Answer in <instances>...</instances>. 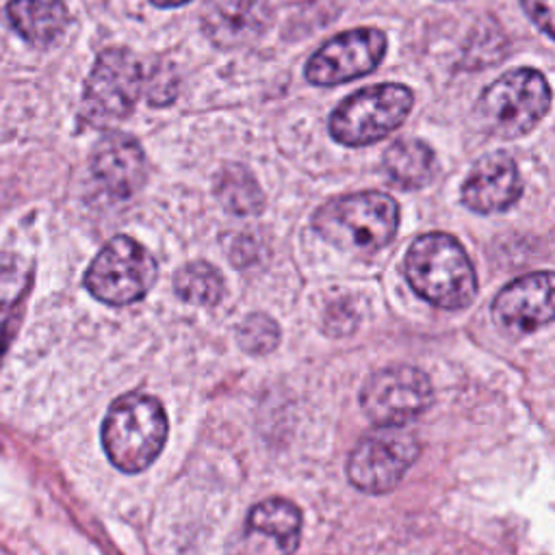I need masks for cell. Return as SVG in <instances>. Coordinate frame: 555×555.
<instances>
[{"label": "cell", "mask_w": 555, "mask_h": 555, "mask_svg": "<svg viewBox=\"0 0 555 555\" xmlns=\"http://www.w3.org/2000/svg\"><path fill=\"white\" fill-rule=\"evenodd\" d=\"M173 291L186 304L215 306L221 301L225 284L217 267L204 260H195L178 269L173 275Z\"/></svg>", "instance_id": "19"}, {"label": "cell", "mask_w": 555, "mask_h": 555, "mask_svg": "<svg viewBox=\"0 0 555 555\" xmlns=\"http://www.w3.org/2000/svg\"><path fill=\"white\" fill-rule=\"evenodd\" d=\"M141 80V65L130 50H102L85 82L82 117L93 126L124 119L134 108Z\"/></svg>", "instance_id": "9"}, {"label": "cell", "mask_w": 555, "mask_h": 555, "mask_svg": "<svg viewBox=\"0 0 555 555\" xmlns=\"http://www.w3.org/2000/svg\"><path fill=\"white\" fill-rule=\"evenodd\" d=\"M429 377L410 364H390L375 371L360 390L362 412L377 427H405L431 403Z\"/></svg>", "instance_id": "8"}, {"label": "cell", "mask_w": 555, "mask_h": 555, "mask_svg": "<svg viewBox=\"0 0 555 555\" xmlns=\"http://www.w3.org/2000/svg\"><path fill=\"white\" fill-rule=\"evenodd\" d=\"M414 95L405 85L384 82L360 89L345 98L330 115V134L351 147L369 145L401 126Z\"/></svg>", "instance_id": "5"}, {"label": "cell", "mask_w": 555, "mask_h": 555, "mask_svg": "<svg viewBox=\"0 0 555 555\" xmlns=\"http://www.w3.org/2000/svg\"><path fill=\"white\" fill-rule=\"evenodd\" d=\"M403 273L416 295L425 301L460 310L477 295V275L460 241L444 232L418 236L403 260Z\"/></svg>", "instance_id": "1"}, {"label": "cell", "mask_w": 555, "mask_h": 555, "mask_svg": "<svg viewBox=\"0 0 555 555\" xmlns=\"http://www.w3.org/2000/svg\"><path fill=\"white\" fill-rule=\"evenodd\" d=\"M184 2H189V0H152V4H156V7H163V9H169V7H180V4H184Z\"/></svg>", "instance_id": "23"}, {"label": "cell", "mask_w": 555, "mask_h": 555, "mask_svg": "<svg viewBox=\"0 0 555 555\" xmlns=\"http://www.w3.org/2000/svg\"><path fill=\"white\" fill-rule=\"evenodd\" d=\"M158 275L154 256L134 238H111L85 273L87 291L102 304L128 306L147 295Z\"/></svg>", "instance_id": "6"}, {"label": "cell", "mask_w": 555, "mask_h": 555, "mask_svg": "<svg viewBox=\"0 0 555 555\" xmlns=\"http://www.w3.org/2000/svg\"><path fill=\"white\" fill-rule=\"evenodd\" d=\"M399 225L397 202L379 191L340 195L325 202L312 228L338 249L371 254L388 245Z\"/></svg>", "instance_id": "3"}, {"label": "cell", "mask_w": 555, "mask_h": 555, "mask_svg": "<svg viewBox=\"0 0 555 555\" xmlns=\"http://www.w3.org/2000/svg\"><path fill=\"white\" fill-rule=\"evenodd\" d=\"M221 206L232 215H256L262 210V193L254 176L241 165H225L215 182Z\"/></svg>", "instance_id": "18"}, {"label": "cell", "mask_w": 555, "mask_h": 555, "mask_svg": "<svg viewBox=\"0 0 555 555\" xmlns=\"http://www.w3.org/2000/svg\"><path fill=\"white\" fill-rule=\"evenodd\" d=\"M551 106L546 78L531 67H518L499 76L477 100L479 124L496 137L527 134Z\"/></svg>", "instance_id": "4"}, {"label": "cell", "mask_w": 555, "mask_h": 555, "mask_svg": "<svg viewBox=\"0 0 555 555\" xmlns=\"http://www.w3.org/2000/svg\"><path fill=\"white\" fill-rule=\"evenodd\" d=\"M7 17L11 28L37 48L54 43L69 22L63 0H9Z\"/></svg>", "instance_id": "16"}, {"label": "cell", "mask_w": 555, "mask_h": 555, "mask_svg": "<svg viewBox=\"0 0 555 555\" xmlns=\"http://www.w3.org/2000/svg\"><path fill=\"white\" fill-rule=\"evenodd\" d=\"M236 338H238V347L245 353L267 356L280 343V327L269 314L251 312L236 327Z\"/></svg>", "instance_id": "20"}, {"label": "cell", "mask_w": 555, "mask_h": 555, "mask_svg": "<svg viewBox=\"0 0 555 555\" xmlns=\"http://www.w3.org/2000/svg\"><path fill=\"white\" fill-rule=\"evenodd\" d=\"M421 444L403 427H375L353 447L347 460L351 486L366 494L390 492L416 462Z\"/></svg>", "instance_id": "7"}, {"label": "cell", "mask_w": 555, "mask_h": 555, "mask_svg": "<svg viewBox=\"0 0 555 555\" xmlns=\"http://www.w3.org/2000/svg\"><path fill=\"white\" fill-rule=\"evenodd\" d=\"M531 22L546 35L553 37V0H520Z\"/></svg>", "instance_id": "22"}, {"label": "cell", "mask_w": 555, "mask_h": 555, "mask_svg": "<svg viewBox=\"0 0 555 555\" xmlns=\"http://www.w3.org/2000/svg\"><path fill=\"white\" fill-rule=\"evenodd\" d=\"M91 171L108 195L126 199L134 195L145 182L147 165L143 147L130 134L111 132L95 145L91 156Z\"/></svg>", "instance_id": "14"}, {"label": "cell", "mask_w": 555, "mask_h": 555, "mask_svg": "<svg viewBox=\"0 0 555 555\" xmlns=\"http://www.w3.org/2000/svg\"><path fill=\"white\" fill-rule=\"evenodd\" d=\"M301 535V512L288 499H267L251 507L230 555H293Z\"/></svg>", "instance_id": "12"}, {"label": "cell", "mask_w": 555, "mask_h": 555, "mask_svg": "<svg viewBox=\"0 0 555 555\" xmlns=\"http://www.w3.org/2000/svg\"><path fill=\"white\" fill-rule=\"evenodd\" d=\"M269 22L267 0H208L202 28L219 48H236L258 37Z\"/></svg>", "instance_id": "15"}, {"label": "cell", "mask_w": 555, "mask_h": 555, "mask_svg": "<svg viewBox=\"0 0 555 555\" xmlns=\"http://www.w3.org/2000/svg\"><path fill=\"white\" fill-rule=\"evenodd\" d=\"M522 193L516 160L505 152L479 158L462 184V204L473 212L490 215L507 210Z\"/></svg>", "instance_id": "13"}, {"label": "cell", "mask_w": 555, "mask_h": 555, "mask_svg": "<svg viewBox=\"0 0 555 555\" xmlns=\"http://www.w3.org/2000/svg\"><path fill=\"white\" fill-rule=\"evenodd\" d=\"M496 327L512 336H527L553 321V273L533 271L512 280L492 301Z\"/></svg>", "instance_id": "11"}, {"label": "cell", "mask_w": 555, "mask_h": 555, "mask_svg": "<svg viewBox=\"0 0 555 555\" xmlns=\"http://www.w3.org/2000/svg\"><path fill=\"white\" fill-rule=\"evenodd\" d=\"M386 50L377 28H353L323 43L306 63V78L317 87H334L373 72Z\"/></svg>", "instance_id": "10"}, {"label": "cell", "mask_w": 555, "mask_h": 555, "mask_svg": "<svg viewBox=\"0 0 555 555\" xmlns=\"http://www.w3.org/2000/svg\"><path fill=\"white\" fill-rule=\"evenodd\" d=\"M26 286V262L22 256L0 251V314L7 312Z\"/></svg>", "instance_id": "21"}, {"label": "cell", "mask_w": 555, "mask_h": 555, "mask_svg": "<svg viewBox=\"0 0 555 555\" xmlns=\"http://www.w3.org/2000/svg\"><path fill=\"white\" fill-rule=\"evenodd\" d=\"M386 176L401 189H421L436 173V156L431 147L418 139L392 143L384 154Z\"/></svg>", "instance_id": "17"}, {"label": "cell", "mask_w": 555, "mask_h": 555, "mask_svg": "<svg viewBox=\"0 0 555 555\" xmlns=\"http://www.w3.org/2000/svg\"><path fill=\"white\" fill-rule=\"evenodd\" d=\"M167 431L163 403L134 390L111 403L102 423V447L113 466L132 475L145 470L160 455Z\"/></svg>", "instance_id": "2"}]
</instances>
